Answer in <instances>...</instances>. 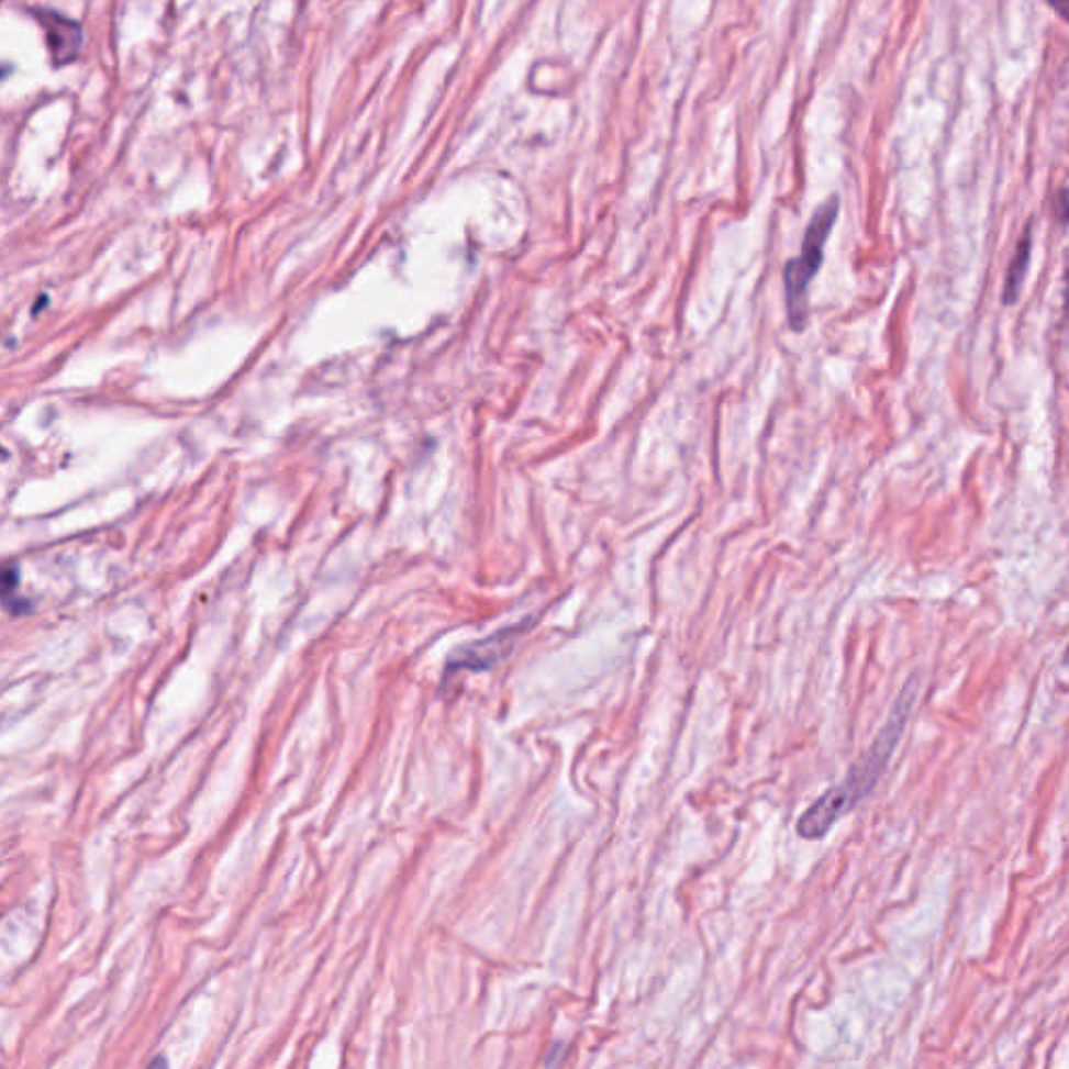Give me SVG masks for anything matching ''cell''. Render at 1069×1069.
<instances>
[{"label": "cell", "mask_w": 1069, "mask_h": 1069, "mask_svg": "<svg viewBox=\"0 0 1069 1069\" xmlns=\"http://www.w3.org/2000/svg\"><path fill=\"white\" fill-rule=\"evenodd\" d=\"M38 22L46 32V43L53 64H71L82 48V27L53 11H38Z\"/></svg>", "instance_id": "obj_4"}, {"label": "cell", "mask_w": 1069, "mask_h": 1069, "mask_svg": "<svg viewBox=\"0 0 1069 1069\" xmlns=\"http://www.w3.org/2000/svg\"><path fill=\"white\" fill-rule=\"evenodd\" d=\"M909 702L901 700L897 706V713L890 716L888 725L883 727L880 737L871 746V750L862 756L859 765L853 767L848 777L827 790L823 797H819L802 815L798 819L797 832L800 838L821 839L839 819L844 817L848 811H853L862 798L871 792V788L878 783L890 756L897 748V742L901 737L904 721H906Z\"/></svg>", "instance_id": "obj_1"}, {"label": "cell", "mask_w": 1069, "mask_h": 1069, "mask_svg": "<svg viewBox=\"0 0 1069 1069\" xmlns=\"http://www.w3.org/2000/svg\"><path fill=\"white\" fill-rule=\"evenodd\" d=\"M1029 252H1032V243H1029V231H1026L1020 247H1017V253L1009 266V274H1006L1005 280V303H1013L1017 297H1020V289H1022V282H1024V276L1027 272V266H1029Z\"/></svg>", "instance_id": "obj_5"}, {"label": "cell", "mask_w": 1069, "mask_h": 1069, "mask_svg": "<svg viewBox=\"0 0 1069 1069\" xmlns=\"http://www.w3.org/2000/svg\"><path fill=\"white\" fill-rule=\"evenodd\" d=\"M1064 211H1066V215L1069 218V189L1064 192Z\"/></svg>", "instance_id": "obj_7"}, {"label": "cell", "mask_w": 1069, "mask_h": 1069, "mask_svg": "<svg viewBox=\"0 0 1069 1069\" xmlns=\"http://www.w3.org/2000/svg\"><path fill=\"white\" fill-rule=\"evenodd\" d=\"M528 627H531V621H521L519 625L498 631L487 639L461 646L460 650H456V654L449 658L447 672L489 671V669H493L500 660H503L512 652L516 642L523 637Z\"/></svg>", "instance_id": "obj_3"}, {"label": "cell", "mask_w": 1069, "mask_h": 1069, "mask_svg": "<svg viewBox=\"0 0 1069 1069\" xmlns=\"http://www.w3.org/2000/svg\"><path fill=\"white\" fill-rule=\"evenodd\" d=\"M839 201L838 197H832L825 201L817 213L813 215L800 255L790 259L783 270V285H786V303H788V320L792 331L802 333L809 320V285L817 276L823 266V255L827 238L834 231V224L838 220Z\"/></svg>", "instance_id": "obj_2"}, {"label": "cell", "mask_w": 1069, "mask_h": 1069, "mask_svg": "<svg viewBox=\"0 0 1069 1069\" xmlns=\"http://www.w3.org/2000/svg\"><path fill=\"white\" fill-rule=\"evenodd\" d=\"M1053 4V9L1069 22V0H1048Z\"/></svg>", "instance_id": "obj_6"}]
</instances>
